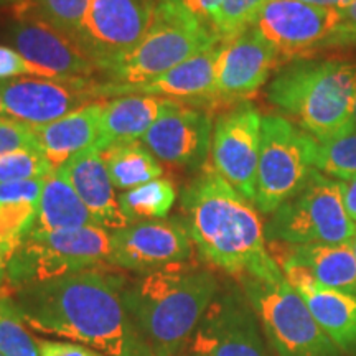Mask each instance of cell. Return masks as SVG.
Segmentation results:
<instances>
[{
  "instance_id": "obj_27",
  "label": "cell",
  "mask_w": 356,
  "mask_h": 356,
  "mask_svg": "<svg viewBox=\"0 0 356 356\" xmlns=\"http://www.w3.org/2000/svg\"><path fill=\"white\" fill-rule=\"evenodd\" d=\"M177 200V188L168 178H155L119 195V204L129 221L163 220Z\"/></svg>"
},
{
  "instance_id": "obj_31",
  "label": "cell",
  "mask_w": 356,
  "mask_h": 356,
  "mask_svg": "<svg viewBox=\"0 0 356 356\" xmlns=\"http://www.w3.org/2000/svg\"><path fill=\"white\" fill-rule=\"evenodd\" d=\"M33 3L43 20L76 42L91 0H33Z\"/></svg>"
},
{
  "instance_id": "obj_38",
  "label": "cell",
  "mask_w": 356,
  "mask_h": 356,
  "mask_svg": "<svg viewBox=\"0 0 356 356\" xmlns=\"http://www.w3.org/2000/svg\"><path fill=\"white\" fill-rule=\"evenodd\" d=\"M178 3H180L193 19H197L198 22H202L203 25L210 26L211 29L213 19H215V13L218 10V7H220L221 0H178Z\"/></svg>"
},
{
  "instance_id": "obj_21",
  "label": "cell",
  "mask_w": 356,
  "mask_h": 356,
  "mask_svg": "<svg viewBox=\"0 0 356 356\" xmlns=\"http://www.w3.org/2000/svg\"><path fill=\"white\" fill-rule=\"evenodd\" d=\"M60 172L86 204L97 226L115 231L131 225L121 210L119 198L114 193V185L97 147H89L71 157Z\"/></svg>"
},
{
  "instance_id": "obj_3",
  "label": "cell",
  "mask_w": 356,
  "mask_h": 356,
  "mask_svg": "<svg viewBox=\"0 0 356 356\" xmlns=\"http://www.w3.org/2000/svg\"><path fill=\"white\" fill-rule=\"evenodd\" d=\"M218 291L213 273L181 262L126 280L122 299L152 355L177 356L188 346Z\"/></svg>"
},
{
  "instance_id": "obj_18",
  "label": "cell",
  "mask_w": 356,
  "mask_h": 356,
  "mask_svg": "<svg viewBox=\"0 0 356 356\" xmlns=\"http://www.w3.org/2000/svg\"><path fill=\"white\" fill-rule=\"evenodd\" d=\"M273 257L291 286L328 289L356 297V259L350 244L270 243Z\"/></svg>"
},
{
  "instance_id": "obj_16",
  "label": "cell",
  "mask_w": 356,
  "mask_h": 356,
  "mask_svg": "<svg viewBox=\"0 0 356 356\" xmlns=\"http://www.w3.org/2000/svg\"><path fill=\"white\" fill-rule=\"evenodd\" d=\"M193 241L184 221H136L126 228L111 231L109 264L147 274L181 264L191 257Z\"/></svg>"
},
{
  "instance_id": "obj_25",
  "label": "cell",
  "mask_w": 356,
  "mask_h": 356,
  "mask_svg": "<svg viewBox=\"0 0 356 356\" xmlns=\"http://www.w3.org/2000/svg\"><path fill=\"white\" fill-rule=\"evenodd\" d=\"M297 292L340 351L356 353V297L317 287H300Z\"/></svg>"
},
{
  "instance_id": "obj_32",
  "label": "cell",
  "mask_w": 356,
  "mask_h": 356,
  "mask_svg": "<svg viewBox=\"0 0 356 356\" xmlns=\"http://www.w3.org/2000/svg\"><path fill=\"white\" fill-rule=\"evenodd\" d=\"M55 172L38 149L17 150L0 157V184L37 180Z\"/></svg>"
},
{
  "instance_id": "obj_40",
  "label": "cell",
  "mask_w": 356,
  "mask_h": 356,
  "mask_svg": "<svg viewBox=\"0 0 356 356\" xmlns=\"http://www.w3.org/2000/svg\"><path fill=\"white\" fill-rule=\"evenodd\" d=\"M300 2L310 3V6L325 7V8H335V10H340V8L346 7L350 2H353V0H300Z\"/></svg>"
},
{
  "instance_id": "obj_7",
  "label": "cell",
  "mask_w": 356,
  "mask_h": 356,
  "mask_svg": "<svg viewBox=\"0 0 356 356\" xmlns=\"http://www.w3.org/2000/svg\"><path fill=\"white\" fill-rule=\"evenodd\" d=\"M239 284L275 355L341 356L286 277L273 282L244 277Z\"/></svg>"
},
{
  "instance_id": "obj_19",
  "label": "cell",
  "mask_w": 356,
  "mask_h": 356,
  "mask_svg": "<svg viewBox=\"0 0 356 356\" xmlns=\"http://www.w3.org/2000/svg\"><path fill=\"white\" fill-rule=\"evenodd\" d=\"M279 65L275 48L254 26L222 42L216 81L218 102L246 101L264 86Z\"/></svg>"
},
{
  "instance_id": "obj_24",
  "label": "cell",
  "mask_w": 356,
  "mask_h": 356,
  "mask_svg": "<svg viewBox=\"0 0 356 356\" xmlns=\"http://www.w3.org/2000/svg\"><path fill=\"white\" fill-rule=\"evenodd\" d=\"M84 226H97V222L63 173L51 172L43 178L42 197L30 231L51 233Z\"/></svg>"
},
{
  "instance_id": "obj_23",
  "label": "cell",
  "mask_w": 356,
  "mask_h": 356,
  "mask_svg": "<svg viewBox=\"0 0 356 356\" xmlns=\"http://www.w3.org/2000/svg\"><path fill=\"white\" fill-rule=\"evenodd\" d=\"M104 104L91 102L43 127H32L40 152L53 170H60L74 155L96 147Z\"/></svg>"
},
{
  "instance_id": "obj_10",
  "label": "cell",
  "mask_w": 356,
  "mask_h": 356,
  "mask_svg": "<svg viewBox=\"0 0 356 356\" xmlns=\"http://www.w3.org/2000/svg\"><path fill=\"white\" fill-rule=\"evenodd\" d=\"M15 3V22L8 29V38L35 78L91 79L99 71L73 38L40 17L33 0Z\"/></svg>"
},
{
  "instance_id": "obj_45",
  "label": "cell",
  "mask_w": 356,
  "mask_h": 356,
  "mask_svg": "<svg viewBox=\"0 0 356 356\" xmlns=\"http://www.w3.org/2000/svg\"><path fill=\"white\" fill-rule=\"evenodd\" d=\"M157 2H178V0H157Z\"/></svg>"
},
{
  "instance_id": "obj_44",
  "label": "cell",
  "mask_w": 356,
  "mask_h": 356,
  "mask_svg": "<svg viewBox=\"0 0 356 356\" xmlns=\"http://www.w3.org/2000/svg\"><path fill=\"white\" fill-rule=\"evenodd\" d=\"M0 114H3V104H2V92H0Z\"/></svg>"
},
{
  "instance_id": "obj_46",
  "label": "cell",
  "mask_w": 356,
  "mask_h": 356,
  "mask_svg": "<svg viewBox=\"0 0 356 356\" xmlns=\"http://www.w3.org/2000/svg\"><path fill=\"white\" fill-rule=\"evenodd\" d=\"M13 2H20V0H13Z\"/></svg>"
},
{
  "instance_id": "obj_12",
  "label": "cell",
  "mask_w": 356,
  "mask_h": 356,
  "mask_svg": "<svg viewBox=\"0 0 356 356\" xmlns=\"http://www.w3.org/2000/svg\"><path fill=\"white\" fill-rule=\"evenodd\" d=\"M340 22V10L310 6L300 0H269L252 26L275 48L279 63L314 58Z\"/></svg>"
},
{
  "instance_id": "obj_5",
  "label": "cell",
  "mask_w": 356,
  "mask_h": 356,
  "mask_svg": "<svg viewBox=\"0 0 356 356\" xmlns=\"http://www.w3.org/2000/svg\"><path fill=\"white\" fill-rule=\"evenodd\" d=\"M220 42L210 26L193 19L178 2H159L152 25L142 42L102 73L104 81H99V95L108 99L121 88L154 81Z\"/></svg>"
},
{
  "instance_id": "obj_36",
  "label": "cell",
  "mask_w": 356,
  "mask_h": 356,
  "mask_svg": "<svg viewBox=\"0 0 356 356\" xmlns=\"http://www.w3.org/2000/svg\"><path fill=\"white\" fill-rule=\"evenodd\" d=\"M38 346L42 356H108L86 345L71 343V341L40 340Z\"/></svg>"
},
{
  "instance_id": "obj_33",
  "label": "cell",
  "mask_w": 356,
  "mask_h": 356,
  "mask_svg": "<svg viewBox=\"0 0 356 356\" xmlns=\"http://www.w3.org/2000/svg\"><path fill=\"white\" fill-rule=\"evenodd\" d=\"M26 149H38L33 129L12 118L0 115V157Z\"/></svg>"
},
{
  "instance_id": "obj_26",
  "label": "cell",
  "mask_w": 356,
  "mask_h": 356,
  "mask_svg": "<svg viewBox=\"0 0 356 356\" xmlns=\"http://www.w3.org/2000/svg\"><path fill=\"white\" fill-rule=\"evenodd\" d=\"M101 157L108 168L111 181L119 190H132L149 184L163 173L157 157L140 142L111 147L102 150Z\"/></svg>"
},
{
  "instance_id": "obj_29",
  "label": "cell",
  "mask_w": 356,
  "mask_h": 356,
  "mask_svg": "<svg viewBox=\"0 0 356 356\" xmlns=\"http://www.w3.org/2000/svg\"><path fill=\"white\" fill-rule=\"evenodd\" d=\"M15 302L0 299V353L3 356H42L38 341L29 332Z\"/></svg>"
},
{
  "instance_id": "obj_4",
  "label": "cell",
  "mask_w": 356,
  "mask_h": 356,
  "mask_svg": "<svg viewBox=\"0 0 356 356\" xmlns=\"http://www.w3.org/2000/svg\"><path fill=\"white\" fill-rule=\"evenodd\" d=\"M267 99L315 140L332 139L351 129L356 63L330 58L292 61L270 81Z\"/></svg>"
},
{
  "instance_id": "obj_41",
  "label": "cell",
  "mask_w": 356,
  "mask_h": 356,
  "mask_svg": "<svg viewBox=\"0 0 356 356\" xmlns=\"http://www.w3.org/2000/svg\"><path fill=\"white\" fill-rule=\"evenodd\" d=\"M351 129H355V131H356V101H355L353 114H351Z\"/></svg>"
},
{
  "instance_id": "obj_28",
  "label": "cell",
  "mask_w": 356,
  "mask_h": 356,
  "mask_svg": "<svg viewBox=\"0 0 356 356\" xmlns=\"http://www.w3.org/2000/svg\"><path fill=\"white\" fill-rule=\"evenodd\" d=\"M314 168L333 180L356 177V131L350 129L327 140H315L312 154Z\"/></svg>"
},
{
  "instance_id": "obj_15",
  "label": "cell",
  "mask_w": 356,
  "mask_h": 356,
  "mask_svg": "<svg viewBox=\"0 0 356 356\" xmlns=\"http://www.w3.org/2000/svg\"><path fill=\"white\" fill-rule=\"evenodd\" d=\"M3 114L26 124L43 127L74 111L102 99L99 81L92 79L17 78L0 83Z\"/></svg>"
},
{
  "instance_id": "obj_39",
  "label": "cell",
  "mask_w": 356,
  "mask_h": 356,
  "mask_svg": "<svg viewBox=\"0 0 356 356\" xmlns=\"http://www.w3.org/2000/svg\"><path fill=\"white\" fill-rule=\"evenodd\" d=\"M341 190V198H343L345 210L356 225V177L350 180H338Z\"/></svg>"
},
{
  "instance_id": "obj_37",
  "label": "cell",
  "mask_w": 356,
  "mask_h": 356,
  "mask_svg": "<svg viewBox=\"0 0 356 356\" xmlns=\"http://www.w3.org/2000/svg\"><path fill=\"white\" fill-rule=\"evenodd\" d=\"M24 74H32L30 73L29 65L22 58V55L17 50H13L6 44H0V81H6V79L19 78Z\"/></svg>"
},
{
  "instance_id": "obj_2",
  "label": "cell",
  "mask_w": 356,
  "mask_h": 356,
  "mask_svg": "<svg viewBox=\"0 0 356 356\" xmlns=\"http://www.w3.org/2000/svg\"><path fill=\"white\" fill-rule=\"evenodd\" d=\"M186 231L208 264L236 279L279 280L282 270L267 249L266 228L249 200L236 191L213 167L181 191Z\"/></svg>"
},
{
  "instance_id": "obj_13",
  "label": "cell",
  "mask_w": 356,
  "mask_h": 356,
  "mask_svg": "<svg viewBox=\"0 0 356 356\" xmlns=\"http://www.w3.org/2000/svg\"><path fill=\"white\" fill-rule=\"evenodd\" d=\"M259 325L243 291H218L186 346L188 356H270Z\"/></svg>"
},
{
  "instance_id": "obj_6",
  "label": "cell",
  "mask_w": 356,
  "mask_h": 356,
  "mask_svg": "<svg viewBox=\"0 0 356 356\" xmlns=\"http://www.w3.org/2000/svg\"><path fill=\"white\" fill-rule=\"evenodd\" d=\"M111 256V231L102 226L35 233L30 231L7 264L6 274L19 287L97 269Z\"/></svg>"
},
{
  "instance_id": "obj_1",
  "label": "cell",
  "mask_w": 356,
  "mask_h": 356,
  "mask_svg": "<svg viewBox=\"0 0 356 356\" xmlns=\"http://www.w3.org/2000/svg\"><path fill=\"white\" fill-rule=\"evenodd\" d=\"M126 279L97 269L19 289V307L35 332L86 345L108 356H154L122 299Z\"/></svg>"
},
{
  "instance_id": "obj_14",
  "label": "cell",
  "mask_w": 356,
  "mask_h": 356,
  "mask_svg": "<svg viewBox=\"0 0 356 356\" xmlns=\"http://www.w3.org/2000/svg\"><path fill=\"white\" fill-rule=\"evenodd\" d=\"M262 115L252 102L243 101L222 113L213 126V168L236 191L254 204L259 163Z\"/></svg>"
},
{
  "instance_id": "obj_11",
  "label": "cell",
  "mask_w": 356,
  "mask_h": 356,
  "mask_svg": "<svg viewBox=\"0 0 356 356\" xmlns=\"http://www.w3.org/2000/svg\"><path fill=\"white\" fill-rule=\"evenodd\" d=\"M157 0H91L76 43L99 73L113 68L142 42Z\"/></svg>"
},
{
  "instance_id": "obj_17",
  "label": "cell",
  "mask_w": 356,
  "mask_h": 356,
  "mask_svg": "<svg viewBox=\"0 0 356 356\" xmlns=\"http://www.w3.org/2000/svg\"><path fill=\"white\" fill-rule=\"evenodd\" d=\"M213 122L207 111L173 102L142 137L155 157L173 167L197 170L211 150Z\"/></svg>"
},
{
  "instance_id": "obj_8",
  "label": "cell",
  "mask_w": 356,
  "mask_h": 356,
  "mask_svg": "<svg viewBox=\"0 0 356 356\" xmlns=\"http://www.w3.org/2000/svg\"><path fill=\"white\" fill-rule=\"evenodd\" d=\"M356 225L345 210L338 180L315 168L296 197L273 213L266 225L269 243L291 244H350Z\"/></svg>"
},
{
  "instance_id": "obj_9",
  "label": "cell",
  "mask_w": 356,
  "mask_h": 356,
  "mask_svg": "<svg viewBox=\"0 0 356 356\" xmlns=\"http://www.w3.org/2000/svg\"><path fill=\"white\" fill-rule=\"evenodd\" d=\"M314 144V137L282 115L262 118L254 197L257 210L273 215L304 188L315 170Z\"/></svg>"
},
{
  "instance_id": "obj_34",
  "label": "cell",
  "mask_w": 356,
  "mask_h": 356,
  "mask_svg": "<svg viewBox=\"0 0 356 356\" xmlns=\"http://www.w3.org/2000/svg\"><path fill=\"white\" fill-rule=\"evenodd\" d=\"M43 190V178L0 184V204L40 203Z\"/></svg>"
},
{
  "instance_id": "obj_20",
  "label": "cell",
  "mask_w": 356,
  "mask_h": 356,
  "mask_svg": "<svg viewBox=\"0 0 356 356\" xmlns=\"http://www.w3.org/2000/svg\"><path fill=\"white\" fill-rule=\"evenodd\" d=\"M221 51L222 42L191 56L190 60L167 71L154 81L118 89L113 92V97L129 95L160 96L181 102V104L197 106V108L220 104L216 96V81Z\"/></svg>"
},
{
  "instance_id": "obj_43",
  "label": "cell",
  "mask_w": 356,
  "mask_h": 356,
  "mask_svg": "<svg viewBox=\"0 0 356 356\" xmlns=\"http://www.w3.org/2000/svg\"><path fill=\"white\" fill-rule=\"evenodd\" d=\"M3 275H6V267H3L2 264H0V284H2Z\"/></svg>"
},
{
  "instance_id": "obj_47",
  "label": "cell",
  "mask_w": 356,
  "mask_h": 356,
  "mask_svg": "<svg viewBox=\"0 0 356 356\" xmlns=\"http://www.w3.org/2000/svg\"><path fill=\"white\" fill-rule=\"evenodd\" d=\"M0 356H3V355H2V353H0Z\"/></svg>"
},
{
  "instance_id": "obj_42",
  "label": "cell",
  "mask_w": 356,
  "mask_h": 356,
  "mask_svg": "<svg viewBox=\"0 0 356 356\" xmlns=\"http://www.w3.org/2000/svg\"><path fill=\"white\" fill-rule=\"evenodd\" d=\"M350 248H351V251H353L355 259H356V233H355L353 238H351V241H350Z\"/></svg>"
},
{
  "instance_id": "obj_35",
  "label": "cell",
  "mask_w": 356,
  "mask_h": 356,
  "mask_svg": "<svg viewBox=\"0 0 356 356\" xmlns=\"http://www.w3.org/2000/svg\"><path fill=\"white\" fill-rule=\"evenodd\" d=\"M348 47H356V0L340 8V22L327 43V50Z\"/></svg>"
},
{
  "instance_id": "obj_22",
  "label": "cell",
  "mask_w": 356,
  "mask_h": 356,
  "mask_svg": "<svg viewBox=\"0 0 356 356\" xmlns=\"http://www.w3.org/2000/svg\"><path fill=\"white\" fill-rule=\"evenodd\" d=\"M173 102L175 101L160 96L129 95L113 97L109 102H104L102 108L96 147L102 152L111 147L134 144L145 136Z\"/></svg>"
},
{
  "instance_id": "obj_30",
  "label": "cell",
  "mask_w": 356,
  "mask_h": 356,
  "mask_svg": "<svg viewBox=\"0 0 356 356\" xmlns=\"http://www.w3.org/2000/svg\"><path fill=\"white\" fill-rule=\"evenodd\" d=\"M269 0H221L211 29L221 42H228L246 32L254 24L261 8Z\"/></svg>"
}]
</instances>
